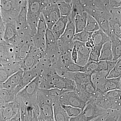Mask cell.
<instances>
[{"label":"cell","instance_id":"cell-1","mask_svg":"<svg viewBox=\"0 0 121 121\" xmlns=\"http://www.w3.org/2000/svg\"><path fill=\"white\" fill-rule=\"evenodd\" d=\"M39 78V89H57L73 91L76 89V86L73 80L59 75L53 68L49 72Z\"/></svg>","mask_w":121,"mask_h":121},{"label":"cell","instance_id":"cell-2","mask_svg":"<svg viewBox=\"0 0 121 121\" xmlns=\"http://www.w3.org/2000/svg\"><path fill=\"white\" fill-rule=\"evenodd\" d=\"M53 103V98L48 90L39 89L37 97L38 121H54Z\"/></svg>","mask_w":121,"mask_h":121},{"label":"cell","instance_id":"cell-3","mask_svg":"<svg viewBox=\"0 0 121 121\" xmlns=\"http://www.w3.org/2000/svg\"><path fill=\"white\" fill-rule=\"evenodd\" d=\"M49 2L48 0H27V18L33 36L35 35L42 11Z\"/></svg>","mask_w":121,"mask_h":121},{"label":"cell","instance_id":"cell-4","mask_svg":"<svg viewBox=\"0 0 121 121\" xmlns=\"http://www.w3.org/2000/svg\"><path fill=\"white\" fill-rule=\"evenodd\" d=\"M39 78L38 76L17 93L15 99L19 104L34 108L37 106V97L39 89Z\"/></svg>","mask_w":121,"mask_h":121},{"label":"cell","instance_id":"cell-5","mask_svg":"<svg viewBox=\"0 0 121 121\" xmlns=\"http://www.w3.org/2000/svg\"><path fill=\"white\" fill-rule=\"evenodd\" d=\"M27 0H1V15L3 22L15 21Z\"/></svg>","mask_w":121,"mask_h":121},{"label":"cell","instance_id":"cell-6","mask_svg":"<svg viewBox=\"0 0 121 121\" xmlns=\"http://www.w3.org/2000/svg\"><path fill=\"white\" fill-rule=\"evenodd\" d=\"M108 110L104 109L95 103L87 102L80 114L75 117L70 118V121H89L107 113Z\"/></svg>","mask_w":121,"mask_h":121},{"label":"cell","instance_id":"cell-7","mask_svg":"<svg viewBox=\"0 0 121 121\" xmlns=\"http://www.w3.org/2000/svg\"><path fill=\"white\" fill-rule=\"evenodd\" d=\"M33 45V36L31 33H27L19 36V41L14 46L15 62H20L23 60Z\"/></svg>","mask_w":121,"mask_h":121},{"label":"cell","instance_id":"cell-8","mask_svg":"<svg viewBox=\"0 0 121 121\" xmlns=\"http://www.w3.org/2000/svg\"><path fill=\"white\" fill-rule=\"evenodd\" d=\"M46 47L43 56L52 61L58 59L61 53L59 48L58 40L51 30L47 29L45 36Z\"/></svg>","mask_w":121,"mask_h":121},{"label":"cell","instance_id":"cell-9","mask_svg":"<svg viewBox=\"0 0 121 121\" xmlns=\"http://www.w3.org/2000/svg\"><path fill=\"white\" fill-rule=\"evenodd\" d=\"M48 28L42 13L40 17L36 32L33 36V46L44 52L46 47L45 36Z\"/></svg>","mask_w":121,"mask_h":121},{"label":"cell","instance_id":"cell-10","mask_svg":"<svg viewBox=\"0 0 121 121\" xmlns=\"http://www.w3.org/2000/svg\"><path fill=\"white\" fill-rule=\"evenodd\" d=\"M59 102L60 105L72 106L82 110L86 104V102L73 91L67 90L63 93L59 97Z\"/></svg>","mask_w":121,"mask_h":121},{"label":"cell","instance_id":"cell-11","mask_svg":"<svg viewBox=\"0 0 121 121\" xmlns=\"http://www.w3.org/2000/svg\"><path fill=\"white\" fill-rule=\"evenodd\" d=\"M43 53L41 50L32 46L26 57L19 62L21 68L24 71L32 69L42 58Z\"/></svg>","mask_w":121,"mask_h":121},{"label":"cell","instance_id":"cell-12","mask_svg":"<svg viewBox=\"0 0 121 121\" xmlns=\"http://www.w3.org/2000/svg\"><path fill=\"white\" fill-rule=\"evenodd\" d=\"M42 13L47 28L50 30L61 16L57 4L52 3L44 8Z\"/></svg>","mask_w":121,"mask_h":121},{"label":"cell","instance_id":"cell-13","mask_svg":"<svg viewBox=\"0 0 121 121\" xmlns=\"http://www.w3.org/2000/svg\"><path fill=\"white\" fill-rule=\"evenodd\" d=\"M15 61V48L4 40H0V64H6Z\"/></svg>","mask_w":121,"mask_h":121},{"label":"cell","instance_id":"cell-14","mask_svg":"<svg viewBox=\"0 0 121 121\" xmlns=\"http://www.w3.org/2000/svg\"><path fill=\"white\" fill-rule=\"evenodd\" d=\"M15 22L19 36L26 33H31L27 21V2L22 7Z\"/></svg>","mask_w":121,"mask_h":121},{"label":"cell","instance_id":"cell-15","mask_svg":"<svg viewBox=\"0 0 121 121\" xmlns=\"http://www.w3.org/2000/svg\"><path fill=\"white\" fill-rule=\"evenodd\" d=\"M20 106L15 99L13 101L6 103L1 110L0 121H6L15 117L20 111Z\"/></svg>","mask_w":121,"mask_h":121},{"label":"cell","instance_id":"cell-16","mask_svg":"<svg viewBox=\"0 0 121 121\" xmlns=\"http://www.w3.org/2000/svg\"><path fill=\"white\" fill-rule=\"evenodd\" d=\"M19 39L15 21L5 23L3 40L14 46L17 43Z\"/></svg>","mask_w":121,"mask_h":121},{"label":"cell","instance_id":"cell-17","mask_svg":"<svg viewBox=\"0 0 121 121\" xmlns=\"http://www.w3.org/2000/svg\"><path fill=\"white\" fill-rule=\"evenodd\" d=\"M20 69L19 62L0 64V85H2L11 76Z\"/></svg>","mask_w":121,"mask_h":121},{"label":"cell","instance_id":"cell-18","mask_svg":"<svg viewBox=\"0 0 121 121\" xmlns=\"http://www.w3.org/2000/svg\"><path fill=\"white\" fill-rule=\"evenodd\" d=\"M78 52V59L76 64L82 66H85L89 62V56L91 48L87 47L85 43L74 41Z\"/></svg>","mask_w":121,"mask_h":121},{"label":"cell","instance_id":"cell-19","mask_svg":"<svg viewBox=\"0 0 121 121\" xmlns=\"http://www.w3.org/2000/svg\"><path fill=\"white\" fill-rule=\"evenodd\" d=\"M91 74L85 72H68V78L73 80L75 83L76 87H78L92 82Z\"/></svg>","mask_w":121,"mask_h":121},{"label":"cell","instance_id":"cell-20","mask_svg":"<svg viewBox=\"0 0 121 121\" xmlns=\"http://www.w3.org/2000/svg\"><path fill=\"white\" fill-rule=\"evenodd\" d=\"M23 72V70L21 68L11 76L1 85L2 87L7 89H13L17 87L21 82Z\"/></svg>","mask_w":121,"mask_h":121},{"label":"cell","instance_id":"cell-21","mask_svg":"<svg viewBox=\"0 0 121 121\" xmlns=\"http://www.w3.org/2000/svg\"><path fill=\"white\" fill-rule=\"evenodd\" d=\"M68 21V17L60 16V18L52 26L51 30L57 40L61 37L65 31Z\"/></svg>","mask_w":121,"mask_h":121},{"label":"cell","instance_id":"cell-22","mask_svg":"<svg viewBox=\"0 0 121 121\" xmlns=\"http://www.w3.org/2000/svg\"><path fill=\"white\" fill-rule=\"evenodd\" d=\"M54 121H70L69 117L59 102V98L54 99L53 103Z\"/></svg>","mask_w":121,"mask_h":121},{"label":"cell","instance_id":"cell-23","mask_svg":"<svg viewBox=\"0 0 121 121\" xmlns=\"http://www.w3.org/2000/svg\"><path fill=\"white\" fill-rule=\"evenodd\" d=\"M39 76L38 71L34 67L30 70L24 71L21 82L19 86L21 89H23Z\"/></svg>","mask_w":121,"mask_h":121},{"label":"cell","instance_id":"cell-24","mask_svg":"<svg viewBox=\"0 0 121 121\" xmlns=\"http://www.w3.org/2000/svg\"><path fill=\"white\" fill-rule=\"evenodd\" d=\"M109 37L112 46V60H118L121 56V39L114 35Z\"/></svg>","mask_w":121,"mask_h":121},{"label":"cell","instance_id":"cell-25","mask_svg":"<svg viewBox=\"0 0 121 121\" xmlns=\"http://www.w3.org/2000/svg\"><path fill=\"white\" fill-rule=\"evenodd\" d=\"M91 39L94 46H102L110 40L108 35L100 29L93 33Z\"/></svg>","mask_w":121,"mask_h":121},{"label":"cell","instance_id":"cell-26","mask_svg":"<svg viewBox=\"0 0 121 121\" xmlns=\"http://www.w3.org/2000/svg\"><path fill=\"white\" fill-rule=\"evenodd\" d=\"M88 13L84 12L75 16L74 22L75 26V33L84 30L86 24Z\"/></svg>","mask_w":121,"mask_h":121},{"label":"cell","instance_id":"cell-27","mask_svg":"<svg viewBox=\"0 0 121 121\" xmlns=\"http://www.w3.org/2000/svg\"><path fill=\"white\" fill-rule=\"evenodd\" d=\"M113 60L111 43L110 40L106 42L102 47L99 60L112 61Z\"/></svg>","mask_w":121,"mask_h":121},{"label":"cell","instance_id":"cell-28","mask_svg":"<svg viewBox=\"0 0 121 121\" xmlns=\"http://www.w3.org/2000/svg\"><path fill=\"white\" fill-rule=\"evenodd\" d=\"M114 90H121V76L115 78H106L104 84L105 93Z\"/></svg>","mask_w":121,"mask_h":121},{"label":"cell","instance_id":"cell-29","mask_svg":"<svg viewBox=\"0 0 121 121\" xmlns=\"http://www.w3.org/2000/svg\"><path fill=\"white\" fill-rule=\"evenodd\" d=\"M20 117L21 121H32L34 108L31 107L21 105Z\"/></svg>","mask_w":121,"mask_h":121},{"label":"cell","instance_id":"cell-30","mask_svg":"<svg viewBox=\"0 0 121 121\" xmlns=\"http://www.w3.org/2000/svg\"><path fill=\"white\" fill-rule=\"evenodd\" d=\"M100 29L96 20L92 16L88 14L86 24L84 30L88 32L93 33Z\"/></svg>","mask_w":121,"mask_h":121},{"label":"cell","instance_id":"cell-31","mask_svg":"<svg viewBox=\"0 0 121 121\" xmlns=\"http://www.w3.org/2000/svg\"><path fill=\"white\" fill-rule=\"evenodd\" d=\"M92 33H93L88 32L84 30L75 33L74 35L73 40L82 43H86L91 39Z\"/></svg>","mask_w":121,"mask_h":121},{"label":"cell","instance_id":"cell-32","mask_svg":"<svg viewBox=\"0 0 121 121\" xmlns=\"http://www.w3.org/2000/svg\"><path fill=\"white\" fill-rule=\"evenodd\" d=\"M61 16L68 17L71 13V4L62 1L57 4Z\"/></svg>","mask_w":121,"mask_h":121},{"label":"cell","instance_id":"cell-33","mask_svg":"<svg viewBox=\"0 0 121 121\" xmlns=\"http://www.w3.org/2000/svg\"><path fill=\"white\" fill-rule=\"evenodd\" d=\"M61 105L70 118L77 117L82 111L80 108L71 106L63 105Z\"/></svg>","mask_w":121,"mask_h":121},{"label":"cell","instance_id":"cell-34","mask_svg":"<svg viewBox=\"0 0 121 121\" xmlns=\"http://www.w3.org/2000/svg\"><path fill=\"white\" fill-rule=\"evenodd\" d=\"M121 59H119L117 61L114 67L110 71L107 78H115L121 76Z\"/></svg>","mask_w":121,"mask_h":121},{"label":"cell","instance_id":"cell-35","mask_svg":"<svg viewBox=\"0 0 121 121\" xmlns=\"http://www.w3.org/2000/svg\"><path fill=\"white\" fill-rule=\"evenodd\" d=\"M64 67L68 72H86V71L85 66H80L73 62L68 64Z\"/></svg>","mask_w":121,"mask_h":121},{"label":"cell","instance_id":"cell-36","mask_svg":"<svg viewBox=\"0 0 121 121\" xmlns=\"http://www.w3.org/2000/svg\"><path fill=\"white\" fill-rule=\"evenodd\" d=\"M102 47V46H94L91 50L89 61L98 62L99 61Z\"/></svg>","mask_w":121,"mask_h":121},{"label":"cell","instance_id":"cell-37","mask_svg":"<svg viewBox=\"0 0 121 121\" xmlns=\"http://www.w3.org/2000/svg\"><path fill=\"white\" fill-rule=\"evenodd\" d=\"M121 116V110H108L106 117L104 121H118Z\"/></svg>","mask_w":121,"mask_h":121},{"label":"cell","instance_id":"cell-38","mask_svg":"<svg viewBox=\"0 0 121 121\" xmlns=\"http://www.w3.org/2000/svg\"><path fill=\"white\" fill-rule=\"evenodd\" d=\"M86 72L91 74L93 72L98 71V62L89 61L85 66Z\"/></svg>","mask_w":121,"mask_h":121},{"label":"cell","instance_id":"cell-39","mask_svg":"<svg viewBox=\"0 0 121 121\" xmlns=\"http://www.w3.org/2000/svg\"><path fill=\"white\" fill-rule=\"evenodd\" d=\"M121 7V0H108V9L120 8Z\"/></svg>","mask_w":121,"mask_h":121},{"label":"cell","instance_id":"cell-40","mask_svg":"<svg viewBox=\"0 0 121 121\" xmlns=\"http://www.w3.org/2000/svg\"><path fill=\"white\" fill-rule=\"evenodd\" d=\"M71 60L73 62L76 63L78 59V52L74 44L71 53Z\"/></svg>","mask_w":121,"mask_h":121},{"label":"cell","instance_id":"cell-41","mask_svg":"<svg viewBox=\"0 0 121 121\" xmlns=\"http://www.w3.org/2000/svg\"><path fill=\"white\" fill-rule=\"evenodd\" d=\"M5 24L3 22L0 13V40H3L4 33Z\"/></svg>","mask_w":121,"mask_h":121},{"label":"cell","instance_id":"cell-42","mask_svg":"<svg viewBox=\"0 0 121 121\" xmlns=\"http://www.w3.org/2000/svg\"><path fill=\"white\" fill-rule=\"evenodd\" d=\"M6 121H21L20 117V111L12 118Z\"/></svg>","mask_w":121,"mask_h":121},{"label":"cell","instance_id":"cell-43","mask_svg":"<svg viewBox=\"0 0 121 121\" xmlns=\"http://www.w3.org/2000/svg\"><path fill=\"white\" fill-rule=\"evenodd\" d=\"M106 115H102L89 121H104L106 117Z\"/></svg>","mask_w":121,"mask_h":121},{"label":"cell","instance_id":"cell-44","mask_svg":"<svg viewBox=\"0 0 121 121\" xmlns=\"http://www.w3.org/2000/svg\"><path fill=\"white\" fill-rule=\"evenodd\" d=\"M38 113L36 111L33 110V116L32 121H38Z\"/></svg>","mask_w":121,"mask_h":121},{"label":"cell","instance_id":"cell-45","mask_svg":"<svg viewBox=\"0 0 121 121\" xmlns=\"http://www.w3.org/2000/svg\"><path fill=\"white\" fill-rule=\"evenodd\" d=\"M101 0L104 6L108 9V0Z\"/></svg>","mask_w":121,"mask_h":121},{"label":"cell","instance_id":"cell-46","mask_svg":"<svg viewBox=\"0 0 121 121\" xmlns=\"http://www.w3.org/2000/svg\"><path fill=\"white\" fill-rule=\"evenodd\" d=\"M94 1L96 6H99L103 4L101 0H94Z\"/></svg>","mask_w":121,"mask_h":121},{"label":"cell","instance_id":"cell-47","mask_svg":"<svg viewBox=\"0 0 121 121\" xmlns=\"http://www.w3.org/2000/svg\"><path fill=\"white\" fill-rule=\"evenodd\" d=\"M64 1H65V2H67V3H68V4H71L72 0H64Z\"/></svg>","mask_w":121,"mask_h":121},{"label":"cell","instance_id":"cell-48","mask_svg":"<svg viewBox=\"0 0 121 121\" xmlns=\"http://www.w3.org/2000/svg\"><path fill=\"white\" fill-rule=\"evenodd\" d=\"M118 121H121V117H119V119H118Z\"/></svg>","mask_w":121,"mask_h":121},{"label":"cell","instance_id":"cell-49","mask_svg":"<svg viewBox=\"0 0 121 121\" xmlns=\"http://www.w3.org/2000/svg\"><path fill=\"white\" fill-rule=\"evenodd\" d=\"M1 110V109L0 110V112Z\"/></svg>","mask_w":121,"mask_h":121}]
</instances>
